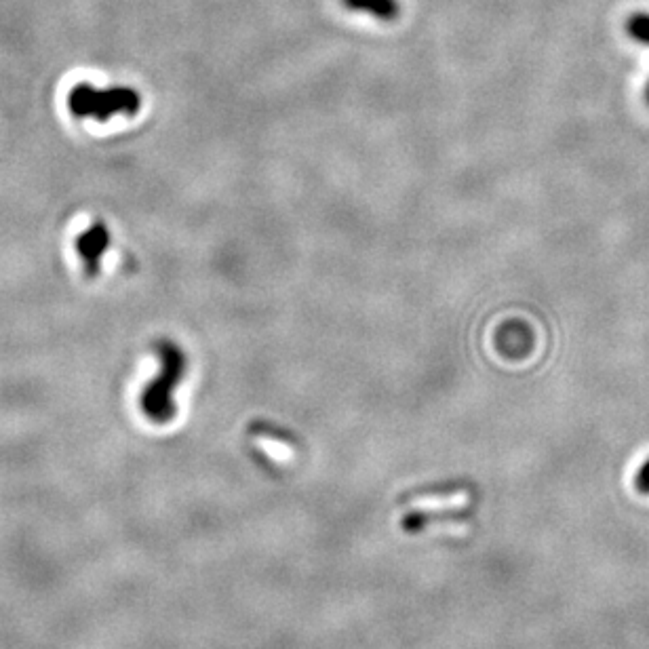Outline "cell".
<instances>
[{"instance_id":"6da1fadb","label":"cell","mask_w":649,"mask_h":649,"mask_svg":"<svg viewBox=\"0 0 649 649\" xmlns=\"http://www.w3.org/2000/svg\"><path fill=\"white\" fill-rule=\"evenodd\" d=\"M156 357H159V373H156L154 380L144 388L140 407L144 416L165 426L177 416V405H175V390L184 380L186 373V354L175 342L159 340L154 344Z\"/></svg>"},{"instance_id":"7a4b0ae2","label":"cell","mask_w":649,"mask_h":649,"mask_svg":"<svg viewBox=\"0 0 649 649\" xmlns=\"http://www.w3.org/2000/svg\"><path fill=\"white\" fill-rule=\"evenodd\" d=\"M68 108L76 118H95L97 123H108L112 116H135L142 110V95L131 87L95 89L89 83L76 85L68 95Z\"/></svg>"},{"instance_id":"3957f363","label":"cell","mask_w":649,"mask_h":649,"mask_svg":"<svg viewBox=\"0 0 649 649\" xmlns=\"http://www.w3.org/2000/svg\"><path fill=\"white\" fill-rule=\"evenodd\" d=\"M108 247H110V230L102 222H95L83 234H78L76 251H78V255H81L85 274L89 279H95L97 274H100L102 255L106 253Z\"/></svg>"},{"instance_id":"277c9868","label":"cell","mask_w":649,"mask_h":649,"mask_svg":"<svg viewBox=\"0 0 649 649\" xmlns=\"http://www.w3.org/2000/svg\"><path fill=\"white\" fill-rule=\"evenodd\" d=\"M342 5L348 11L371 15L380 19V22H395L401 15L399 0H342Z\"/></svg>"},{"instance_id":"5b68a950","label":"cell","mask_w":649,"mask_h":649,"mask_svg":"<svg viewBox=\"0 0 649 649\" xmlns=\"http://www.w3.org/2000/svg\"><path fill=\"white\" fill-rule=\"evenodd\" d=\"M628 30L637 38L641 43L649 45V17L645 15H637L631 19V24H628Z\"/></svg>"},{"instance_id":"8992f818","label":"cell","mask_w":649,"mask_h":649,"mask_svg":"<svg viewBox=\"0 0 649 649\" xmlns=\"http://www.w3.org/2000/svg\"><path fill=\"white\" fill-rule=\"evenodd\" d=\"M635 487L639 489V494H647L649 496V460L641 464L637 477H635Z\"/></svg>"},{"instance_id":"52a82bcc","label":"cell","mask_w":649,"mask_h":649,"mask_svg":"<svg viewBox=\"0 0 649 649\" xmlns=\"http://www.w3.org/2000/svg\"><path fill=\"white\" fill-rule=\"evenodd\" d=\"M647 102H649V87H647Z\"/></svg>"}]
</instances>
